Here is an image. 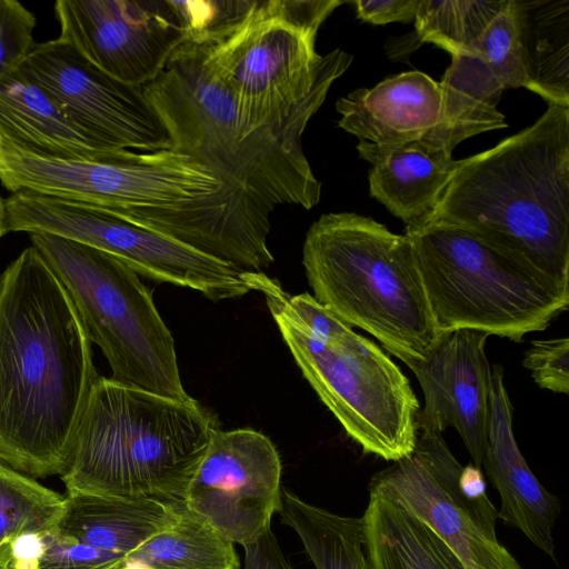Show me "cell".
Instances as JSON below:
<instances>
[{
	"label": "cell",
	"mask_w": 569,
	"mask_h": 569,
	"mask_svg": "<svg viewBox=\"0 0 569 569\" xmlns=\"http://www.w3.org/2000/svg\"><path fill=\"white\" fill-rule=\"evenodd\" d=\"M99 377L68 291L24 249L0 273V461L31 477L63 475Z\"/></svg>",
	"instance_id": "cell-1"
},
{
	"label": "cell",
	"mask_w": 569,
	"mask_h": 569,
	"mask_svg": "<svg viewBox=\"0 0 569 569\" xmlns=\"http://www.w3.org/2000/svg\"><path fill=\"white\" fill-rule=\"evenodd\" d=\"M163 123L171 150L204 164L222 183L216 203L258 219L277 206L318 204L321 183L302 151L312 118L256 126L204 62L201 48L183 41L161 73L142 87Z\"/></svg>",
	"instance_id": "cell-2"
},
{
	"label": "cell",
	"mask_w": 569,
	"mask_h": 569,
	"mask_svg": "<svg viewBox=\"0 0 569 569\" xmlns=\"http://www.w3.org/2000/svg\"><path fill=\"white\" fill-rule=\"evenodd\" d=\"M428 223L468 231L569 286V107L548 104L530 127L458 160L419 224Z\"/></svg>",
	"instance_id": "cell-3"
},
{
	"label": "cell",
	"mask_w": 569,
	"mask_h": 569,
	"mask_svg": "<svg viewBox=\"0 0 569 569\" xmlns=\"http://www.w3.org/2000/svg\"><path fill=\"white\" fill-rule=\"evenodd\" d=\"M217 429L193 398L181 401L100 376L61 480L67 493L182 501Z\"/></svg>",
	"instance_id": "cell-4"
},
{
	"label": "cell",
	"mask_w": 569,
	"mask_h": 569,
	"mask_svg": "<svg viewBox=\"0 0 569 569\" xmlns=\"http://www.w3.org/2000/svg\"><path fill=\"white\" fill-rule=\"evenodd\" d=\"M302 264L321 305L372 335L407 367L439 341L406 234L355 212L325 213L307 231Z\"/></svg>",
	"instance_id": "cell-5"
},
{
	"label": "cell",
	"mask_w": 569,
	"mask_h": 569,
	"mask_svg": "<svg viewBox=\"0 0 569 569\" xmlns=\"http://www.w3.org/2000/svg\"><path fill=\"white\" fill-rule=\"evenodd\" d=\"M342 0H254L221 38L198 44L211 72L256 126L315 116L353 57L316 50L317 34Z\"/></svg>",
	"instance_id": "cell-6"
},
{
	"label": "cell",
	"mask_w": 569,
	"mask_h": 569,
	"mask_svg": "<svg viewBox=\"0 0 569 569\" xmlns=\"http://www.w3.org/2000/svg\"><path fill=\"white\" fill-rule=\"evenodd\" d=\"M439 335L471 329L521 342L569 307V286L459 228L406 227Z\"/></svg>",
	"instance_id": "cell-7"
},
{
	"label": "cell",
	"mask_w": 569,
	"mask_h": 569,
	"mask_svg": "<svg viewBox=\"0 0 569 569\" xmlns=\"http://www.w3.org/2000/svg\"><path fill=\"white\" fill-rule=\"evenodd\" d=\"M251 290L267 306L303 377L365 453L386 461L416 447L420 405L410 381L388 353L353 330L326 341L301 326L287 307L288 293L263 272H249Z\"/></svg>",
	"instance_id": "cell-8"
},
{
	"label": "cell",
	"mask_w": 569,
	"mask_h": 569,
	"mask_svg": "<svg viewBox=\"0 0 569 569\" xmlns=\"http://www.w3.org/2000/svg\"><path fill=\"white\" fill-rule=\"evenodd\" d=\"M34 247L74 303L113 380L177 400H189L174 340L151 290L119 258L49 233H30Z\"/></svg>",
	"instance_id": "cell-9"
},
{
	"label": "cell",
	"mask_w": 569,
	"mask_h": 569,
	"mask_svg": "<svg viewBox=\"0 0 569 569\" xmlns=\"http://www.w3.org/2000/svg\"><path fill=\"white\" fill-rule=\"evenodd\" d=\"M0 181L13 192L71 200L109 211L180 209L222 188L194 159L162 150L126 160H69L0 143Z\"/></svg>",
	"instance_id": "cell-10"
},
{
	"label": "cell",
	"mask_w": 569,
	"mask_h": 569,
	"mask_svg": "<svg viewBox=\"0 0 569 569\" xmlns=\"http://www.w3.org/2000/svg\"><path fill=\"white\" fill-rule=\"evenodd\" d=\"M4 206L7 233L62 237L119 258L139 276L189 288L216 301L251 291L248 271L104 209L26 190L13 192Z\"/></svg>",
	"instance_id": "cell-11"
},
{
	"label": "cell",
	"mask_w": 569,
	"mask_h": 569,
	"mask_svg": "<svg viewBox=\"0 0 569 569\" xmlns=\"http://www.w3.org/2000/svg\"><path fill=\"white\" fill-rule=\"evenodd\" d=\"M462 467L442 433L419 436L408 456L373 475L369 493L395 501L429 526L465 569H522L498 541V511L487 492L462 491Z\"/></svg>",
	"instance_id": "cell-12"
},
{
	"label": "cell",
	"mask_w": 569,
	"mask_h": 569,
	"mask_svg": "<svg viewBox=\"0 0 569 569\" xmlns=\"http://www.w3.org/2000/svg\"><path fill=\"white\" fill-rule=\"evenodd\" d=\"M281 460L272 441L249 428L217 429L182 503L242 547L271 529L281 506Z\"/></svg>",
	"instance_id": "cell-13"
},
{
	"label": "cell",
	"mask_w": 569,
	"mask_h": 569,
	"mask_svg": "<svg viewBox=\"0 0 569 569\" xmlns=\"http://www.w3.org/2000/svg\"><path fill=\"white\" fill-rule=\"evenodd\" d=\"M22 69L103 146L140 153L171 150L142 87L109 77L61 39L36 43Z\"/></svg>",
	"instance_id": "cell-14"
},
{
	"label": "cell",
	"mask_w": 569,
	"mask_h": 569,
	"mask_svg": "<svg viewBox=\"0 0 569 569\" xmlns=\"http://www.w3.org/2000/svg\"><path fill=\"white\" fill-rule=\"evenodd\" d=\"M59 39L109 77L153 81L184 33L170 0H58Z\"/></svg>",
	"instance_id": "cell-15"
},
{
	"label": "cell",
	"mask_w": 569,
	"mask_h": 569,
	"mask_svg": "<svg viewBox=\"0 0 569 569\" xmlns=\"http://www.w3.org/2000/svg\"><path fill=\"white\" fill-rule=\"evenodd\" d=\"M488 337L471 329L443 333L423 359L408 366L425 400L417 419L419 436L455 428L471 463L479 469L489 425L491 367L485 352Z\"/></svg>",
	"instance_id": "cell-16"
},
{
	"label": "cell",
	"mask_w": 569,
	"mask_h": 569,
	"mask_svg": "<svg viewBox=\"0 0 569 569\" xmlns=\"http://www.w3.org/2000/svg\"><path fill=\"white\" fill-rule=\"evenodd\" d=\"M482 467L500 496L498 518L519 529L537 548L555 559L553 527L560 513V501L539 482L518 447L512 406L500 365L491 368Z\"/></svg>",
	"instance_id": "cell-17"
},
{
	"label": "cell",
	"mask_w": 569,
	"mask_h": 569,
	"mask_svg": "<svg viewBox=\"0 0 569 569\" xmlns=\"http://www.w3.org/2000/svg\"><path fill=\"white\" fill-rule=\"evenodd\" d=\"M340 128L359 141L396 144L428 139L442 122L439 82L418 71L358 88L336 103Z\"/></svg>",
	"instance_id": "cell-18"
},
{
	"label": "cell",
	"mask_w": 569,
	"mask_h": 569,
	"mask_svg": "<svg viewBox=\"0 0 569 569\" xmlns=\"http://www.w3.org/2000/svg\"><path fill=\"white\" fill-rule=\"evenodd\" d=\"M0 143L69 160H126L71 120L22 67L0 81Z\"/></svg>",
	"instance_id": "cell-19"
},
{
	"label": "cell",
	"mask_w": 569,
	"mask_h": 569,
	"mask_svg": "<svg viewBox=\"0 0 569 569\" xmlns=\"http://www.w3.org/2000/svg\"><path fill=\"white\" fill-rule=\"evenodd\" d=\"M357 151L371 163L370 196L406 227L431 214L458 162L452 153L423 140L396 144L359 141Z\"/></svg>",
	"instance_id": "cell-20"
},
{
	"label": "cell",
	"mask_w": 569,
	"mask_h": 569,
	"mask_svg": "<svg viewBox=\"0 0 569 569\" xmlns=\"http://www.w3.org/2000/svg\"><path fill=\"white\" fill-rule=\"evenodd\" d=\"M180 502L67 493L56 530L87 546L128 558L174 518Z\"/></svg>",
	"instance_id": "cell-21"
},
{
	"label": "cell",
	"mask_w": 569,
	"mask_h": 569,
	"mask_svg": "<svg viewBox=\"0 0 569 569\" xmlns=\"http://www.w3.org/2000/svg\"><path fill=\"white\" fill-rule=\"evenodd\" d=\"M439 84L442 122L423 141L452 153L460 142L472 136L508 127L497 107L503 88L472 50L451 56Z\"/></svg>",
	"instance_id": "cell-22"
},
{
	"label": "cell",
	"mask_w": 569,
	"mask_h": 569,
	"mask_svg": "<svg viewBox=\"0 0 569 569\" xmlns=\"http://www.w3.org/2000/svg\"><path fill=\"white\" fill-rule=\"evenodd\" d=\"M528 90L569 107V0H512Z\"/></svg>",
	"instance_id": "cell-23"
},
{
	"label": "cell",
	"mask_w": 569,
	"mask_h": 569,
	"mask_svg": "<svg viewBox=\"0 0 569 569\" xmlns=\"http://www.w3.org/2000/svg\"><path fill=\"white\" fill-rule=\"evenodd\" d=\"M362 519L371 569H465L429 526L390 499L369 493Z\"/></svg>",
	"instance_id": "cell-24"
},
{
	"label": "cell",
	"mask_w": 569,
	"mask_h": 569,
	"mask_svg": "<svg viewBox=\"0 0 569 569\" xmlns=\"http://www.w3.org/2000/svg\"><path fill=\"white\" fill-rule=\"evenodd\" d=\"M278 515L297 533L315 569H371L362 517L331 512L286 488Z\"/></svg>",
	"instance_id": "cell-25"
},
{
	"label": "cell",
	"mask_w": 569,
	"mask_h": 569,
	"mask_svg": "<svg viewBox=\"0 0 569 569\" xmlns=\"http://www.w3.org/2000/svg\"><path fill=\"white\" fill-rule=\"evenodd\" d=\"M142 569H240L234 543L180 502L174 518L130 553Z\"/></svg>",
	"instance_id": "cell-26"
},
{
	"label": "cell",
	"mask_w": 569,
	"mask_h": 569,
	"mask_svg": "<svg viewBox=\"0 0 569 569\" xmlns=\"http://www.w3.org/2000/svg\"><path fill=\"white\" fill-rule=\"evenodd\" d=\"M507 0H419L415 17L418 43L431 42L451 56L467 51Z\"/></svg>",
	"instance_id": "cell-27"
},
{
	"label": "cell",
	"mask_w": 569,
	"mask_h": 569,
	"mask_svg": "<svg viewBox=\"0 0 569 569\" xmlns=\"http://www.w3.org/2000/svg\"><path fill=\"white\" fill-rule=\"evenodd\" d=\"M64 497L0 461V547L27 532L56 528Z\"/></svg>",
	"instance_id": "cell-28"
},
{
	"label": "cell",
	"mask_w": 569,
	"mask_h": 569,
	"mask_svg": "<svg viewBox=\"0 0 569 569\" xmlns=\"http://www.w3.org/2000/svg\"><path fill=\"white\" fill-rule=\"evenodd\" d=\"M468 50L485 61L503 90L528 89L512 0H507L502 10Z\"/></svg>",
	"instance_id": "cell-29"
},
{
	"label": "cell",
	"mask_w": 569,
	"mask_h": 569,
	"mask_svg": "<svg viewBox=\"0 0 569 569\" xmlns=\"http://www.w3.org/2000/svg\"><path fill=\"white\" fill-rule=\"evenodd\" d=\"M184 41L202 44L230 32L251 10L254 0H170Z\"/></svg>",
	"instance_id": "cell-30"
},
{
	"label": "cell",
	"mask_w": 569,
	"mask_h": 569,
	"mask_svg": "<svg viewBox=\"0 0 569 569\" xmlns=\"http://www.w3.org/2000/svg\"><path fill=\"white\" fill-rule=\"evenodd\" d=\"M36 17L17 0H0V81L22 67L36 46Z\"/></svg>",
	"instance_id": "cell-31"
},
{
	"label": "cell",
	"mask_w": 569,
	"mask_h": 569,
	"mask_svg": "<svg viewBox=\"0 0 569 569\" xmlns=\"http://www.w3.org/2000/svg\"><path fill=\"white\" fill-rule=\"evenodd\" d=\"M46 548L36 569H119L126 557L107 552L59 533H44Z\"/></svg>",
	"instance_id": "cell-32"
},
{
	"label": "cell",
	"mask_w": 569,
	"mask_h": 569,
	"mask_svg": "<svg viewBox=\"0 0 569 569\" xmlns=\"http://www.w3.org/2000/svg\"><path fill=\"white\" fill-rule=\"evenodd\" d=\"M522 365L531 372L540 389L568 395L569 339L567 337L531 341L525 352Z\"/></svg>",
	"instance_id": "cell-33"
},
{
	"label": "cell",
	"mask_w": 569,
	"mask_h": 569,
	"mask_svg": "<svg viewBox=\"0 0 569 569\" xmlns=\"http://www.w3.org/2000/svg\"><path fill=\"white\" fill-rule=\"evenodd\" d=\"M419 0H356L357 17L372 24L413 21Z\"/></svg>",
	"instance_id": "cell-34"
},
{
	"label": "cell",
	"mask_w": 569,
	"mask_h": 569,
	"mask_svg": "<svg viewBox=\"0 0 569 569\" xmlns=\"http://www.w3.org/2000/svg\"><path fill=\"white\" fill-rule=\"evenodd\" d=\"M243 569H293L283 553L272 529L256 541L243 546Z\"/></svg>",
	"instance_id": "cell-35"
},
{
	"label": "cell",
	"mask_w": 569,
	"mask_h": 569,
	"mask_svg": "<svg viewBox=\"0 0 569 569\" xmlns=\"http://www.w3.org/2000/svg\"><path fill=\"white\" fill-rule=\"evenodd\" d=\"M7 233L4 199L0 197V238Z\"/></svg>",
	"instance_id": "cell-36"
},
{
	"label": "cell",
	"mask_w": 569,
	"mask_h": 569,
	"mask_svg": "<svg viewBox=\"0 0 569 569\" xmlns=\"http://www.w3.org/2000/svg\"><path fill=\"white\" fill-rule=\"evenodd\" d=\"M0 569H2V568L0 567Z\"/></svg>",
	"instance_id": "cell-37"
}]
</instances>
